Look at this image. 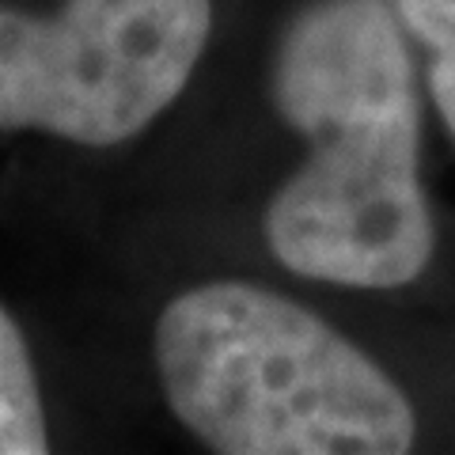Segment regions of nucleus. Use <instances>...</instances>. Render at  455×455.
Listing matches in <instances>:
<instances>
[{
  "mask_svg": "<svg viewBox=\"0 0 455 455\" xmlns=\"http://www.w3.org/2000/svg\"><path fill=\"white\" fill-rule=\"evenodd\" d=\"M145 372L212 455L455 448V296H372L202 259L152 300Z\"/></svg>",
  "mask_w": 455,
  "mask_h": 455,
  "instance_id": "1",
  "label": "nucleus"
},
{
  "mask_svg": "<svg viewBox=\"0 0 455 455\" xmlns=\"http://www.w3.org/2000/svg\"><path fill=\"white\" fill-rule=\"evenodd\" d=\"M284 160L243 197V243L209 259L372 296H440L448 235L418 50L391 0H289L259 50Z\"/></svg>",
  "mask_w": 455,
  "mask_h": 455,
  "instance_id": "2",
  "label": "nucleus"
},
{
  "mask_svg": "<svg viewBox=\"0 0 455 455\" xmlns=\"http://www.w3.org/2000/svg\"><path fill=\"white\" fill-rule=\"evenodd\" d=\"M254 0H0V145L122 164L209 110Z\"/></svg>",
  "mask_w": 455,
  "mask_h": 455,
  "instance_id": "3",
  "label": "nucleus"
},
{
  "mask_svg": "<svg viewBox=\"0 0 455 455\" xmlns=\"http://www.w3.org/2000/svg\"><path fill=\"white\" fill-rule=\"evenodd\" d=\"M57 444V406L38 346L0 296V455H46Z\"/></svg>",
  "mask_w": 455,
  "mask_h": 455,
  "instance_id": "4",
  "label": "nucleus"
},
{
  "mask_svg": "<svg viewBox=\"0 0 455 455\" xmlns=\"http://www.w3.org/2000/svg\"><path fill=\"white\" fill-rule=\"evenodd\" d=\"M421 65V92L433 140L455 160V8L410 38Z\"/></svg>",
  "mask_w": 455,
  "mask_h": 455,
  "instance_id": "5",
  "label": "nucleus"
}]
</instances>
